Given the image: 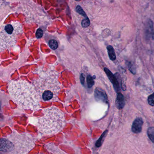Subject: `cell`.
<instances>
[{"instance_id": "6da1fadb", "label": "cell", "mask_w": 154, "mask_h": 154, "mask_svg": "<svg viewBox=\"0 0 154 154\" xmlns=\"http://www.w3.org/2000/svg\"><path fill=\"white\" fill-rule=\"evenodd\" d=\"M8 91L13 101L21 109L35 110L40 107V99L36 90L26 81H12Z\"/></svg>"}, {"instance_id": "7a4b0ae2", "label": "cell", "mask_w": 154, "mask_h": 154, "mask_svg": "<svg viewBox=\"0 0 154 154\" xmlns=\"http://www.w3.org/2000/svg\"><path fill=\"white\" fill-rule=\"evenodd\" d=\"M40 100L45 101L55 100L61 90L58 73L52 70L45 71L34 82Z\"/></svg>"}, {"instance_id": "3957f363", "label": "cell", "mask_w": 154, "mask_h": 154, "mask_svg": "<svg viewBox=\"0 0 154 154\" xmlns=\"http://www.w3.org/2000/svg\"><path fill=\"white\" fill-rule=\"evenodd\" d=\"M66 125L63 112L57 107L52 106L43 110V115L38 119L37 127L41 133L52 135L61 131Z\"/></svg>"}, {"instance_id": "277c9868", "label": "cell", "mask_w": 154, "mask_h": 154, "mask_svg": "<svg viewBox=\"0 0 154 154\" xmlns=\"http://www.w3.org/2000/svg\"><path fill=\"white\" fill-rule=\"evenodd\" d=\"M22 32V28L18 23L5 25L2 27L1 31V51L13 46L17 43V38Z\"/></svg>"}, {"instance_id": "5b68a950", "label": "cell", "mask_w": 154, "mask_h": 154, "mask_svg": "<svg viewBox=\"0 0 154 154\" xmlns=\"http://www.w3.org/2000/svg\"><path fill=\"white\" fill-rule=\"evenodd\" d=\"M7 137L11 142L13 154L28 153L34 148L35 141L33 138L26 134L13 132Z\"/></svg>"}, {"instance_id": "8992f818", "label": "cell", "mask_w": 154, "mask_h": 154, "mask_svg": "<svg viewBox=\"0 0 154 154\" xmlns=\"http://www.w3.org/2000/svg\"><path fill=\"white\" fill-rule=\"evenodd\" d=\"M104 70L108 78H109L110 81L113 85L115 91L117 93H119L120 91V85L118 79V76H117V75H113L107 68H104Z\"/></svg>"}, {"instance_id": "52a82bcc", "label": "cell", "mask_w": 154, "mask_h": 154, "mask_svg": "<svg viewBox=\"0 0 154 154\" xmlns=\"http://www.w3.org/2000/svg\"><path fill=\"white\" fill-rule=\"evenodd\" d=\"M143 122L141 118H138L133 122L131 127V131L134 133H140L142 130Z\"/></svg>"}, {"instance_id": "ba28073f", "label": "cell", "mask_w": 154, "mask_h": 154, "mask_svg": "<svg viewBox=\"0 0 154 154\" xmlns=\"http://www.w3.org/2000/svg\"><path fill=\"white\" fill-rule=\"evenodd\" d=\"M95 99L97 100L101 101L103 102L108 103V98L105 93L101 90L96 89L95 91Z\"/></svg>"}, {"instance_id": "9c48e42d", "label": "cell", "mask_w": 154, "mask_h": 154, "mask_svg": "<svg viewBox=\"0 0 154 154\" xmlns=\"http://www.w3.org/2000/svg\"><path fill=\"white\" fill-rule=\"evenodd\" d=\"M125 105V100L123 95L120 93H118L116 100V107L119 109H123Z\"/></svg>"}, {"instance_id": "30bf717a", "label": "cell", "mask_w": 154, "mask_h": 154, "mask_svg": "<svg viewBox=\"0 0 154 154\" xmlns=\"http://www.w3.org/2000/svg\"><path fill=\"white\" fill-rule=\"evenodd\" d=\"M107 50H108V54L110 59L112 61L115 60L116 58V55L112 46L109 45L107 47Z\"/></svg>"}, {"instance_id": "8fae6325", "label": "cell", "mask_w": 154, "mask_h": 154, "mask_svg": "<svg viewBox=\"0 0 154 154\" xmlns=\"http://www.w3.org/2000/svg\"><path fill=\"white\" fill-rule=\"evenodd\" d=\"M147 135L150 140L154 143V128L151 127L148 129Z\"/></svg>"}, {"instance_id": "7c38bea8", "label": "cell", "mask_w": 154, "mask_h": 154, "mask_svg": "<svg viewBox=\"0 0 154 154\" xmlns=\"http://www.w3.org/2000/svg\"><path fill=\"white\" fill-rule=\"evenodd\" d=\"M48 44H49V47L53 50H55L58 48V43L56 40L52 39L49 41Z\"/></svg>"}, {"instance_id": "4fadbf2b", "label": "cell", "mask_w": 154, "mask_h": 154, "mask_svg": "<svg viewBox=\"0 0 154 154\" xmlns=\"http://www.w3.org/2000/svg\"><path fill=\"white\" fill-rule=\"evenodd\" d=\"M107 132H108V131H105L104 132H103V134L102 135V136H101L100 138L99 139V140L97 141L96 142V145L97 146L100 147L101 146L102 144L103 141V139L105 137V135L107 134Z\"/></svg>"}, {"instance_id": "5bb4252c", "label": "cell", "mask_w": 154, "mask_h": 154, "mask_svg": "<svg viewBox=\"0 0 154 154\" xmlns=\"http://www.w3.org/2000/svg\"><path fill=\"white\" fill-rule=\"evenodd\" d=\"M90 25V21L89 19L86 18L82 22V26L83 28H87Z\"/></svg>"}, {"instance_id": "9a60e30c", "label": "cell", "mask_w": 154, "mask_h": 154, "mask_svg": "<svg viewBox=\"0 0 154 154\" xmlns=\"http://www.w3.org/2000/svg\"><path fill=\"white\" fill-rule=\"evenodd\" d=\"M87 84H88V87L89 88L91 87L94 84V82L93 79L91 75H88L87 78Z\"/></svg>"}, {"instance_id": "2e32d148", "label": "cell", "mask_w": 154, "mask_h": 154, "mask_svg": "<svg viewBox=\"0 0 154 154\" xmlns=\"http://www.w3.org/2000/svg\"><path fill=\"white\" fill-rule=\"evenodd\" d=\"M148 102L151 106H154V93L149 96L148 98Z\"/></svg>"}, {"instance_id": "e0dca14e", "label": "cell", "mask_w": 154, "mask_h": 154, "mask_svg": "<svg viewBox=\"0 0 154 154\" xmlns=\"http://www.w3.org/2000/svg\"><path fill=\"white\" fill-rule=\"evenodd\" d=\"M76 11H77V12H78L79 14H80V15L84 16V17H85V18H87V16H86V14H85V12L82 9V8H81L80 6H78L76 7Z\"/></svg>"}, {"instance_id": "ac0fdd59", "label": "cell", "mask_w": 154, "mask_h": 154, "mask_svg": "<svg viewBox=\"0 0 154 154\" xmlns=\"http://www.w3.org/2000/svg\"><path fill=\"white\" fill-rule=\"evenodd\" d=\"M43 35V31L41 29H38L37 30L36 33V36L37 38H42Z\"/></svg>"}, {"instance_id": "d6986e66", "label": "cell", "mask_w": 154, "mask_h": 154, "mask_svg": "<svg viewBox=\"0 0 154 154\" xmlns=\"http://www.w3.org/2000/svg\"><path fill=\"white\" fill-rule=\"evenodd\" d=\"M75 1H81V0H75Z\"/></svg>"}]
</instances>
